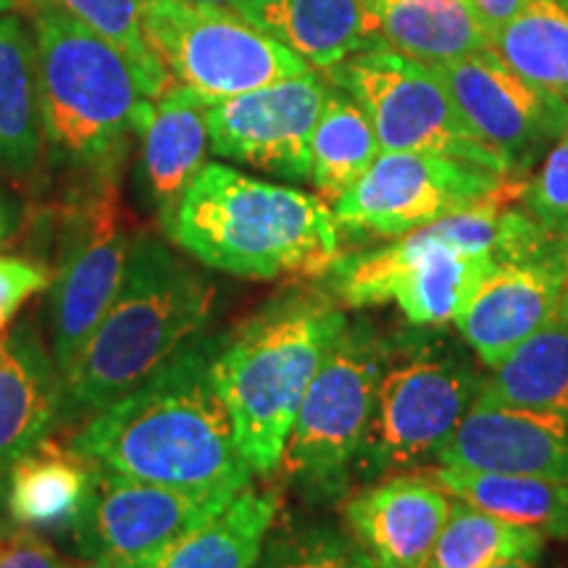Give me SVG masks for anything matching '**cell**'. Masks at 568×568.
Returning a JSON list of instances; mask_svg holds the SVG:
<instances>
[{
	"instance_id": "obj_39",
	"label": "cell",
	"mask_w": 568,
	"mask_h": 568,
	"mask_svg": "<svg viewBox=\"0 0 568 568\" xmlns=\"http://www.w3.org/2000/svg\"><path fill=\"white\" fill-rule=\"evenodd\" d=\"M560 316H564L566 322H568V287H566V295H564V301H560Z\"/></svg>"
},
{
	"instance_id": "obj_23",
	"label": "cell",
	"mask_w": 568,
	"mask_h": 568,
	"mask_svg": "<svg viewBox=\"0 0 568 568\" xmlns=\"http://www.w3.org/2000/svg\"><path fill=\"white\" fill-rule=\"evenodd\" d=\"M382 48L426 63L466 59L493 48V30L468 0H368Z\"/></svg>"
},
{
	"instance_id": "obj_2",
	"label": "cell",
	"mask_w": 568,
	"mask_h": 568,
	"mask_svg": "<svg viewBox=\"0 0 568 568\" xmlns=\"http://www.w3.org/2000/svg\"><path fill=\"white\" fill-rule=\"evenodd\" d=\"M518 190L521 182L506 180L471 209L372 253L337 261L332 274L339 303L351 308L395 303L414 326L456 322L497 264L529 251L535 222L529 213L508 209V197Z\"/></svg>"
},
{
	"instance_id": "obj_43",
	"label": "cell",
	"mask_w": 568,
	"mask_h": 568,
	"mask_svg": "<svg viewBox=\"0 0 568 568\" xmlns=\"http://www.w3.org/2000/svg\"><path fill=\"white\" fill-rule=\"evenodd\" d=\"M556 3H558V6H564V9L568 11V0H556Z\"/></svg>"
},
{
	"instance_id": "obj_7",
	"label": "cell",
	"mask_w": 568,
	"mask_h": 568,
	"mask_svg": "<svg viewBox=\"0 0 568 568\" xmlns=\"http://www.w3.org/2000/svg\"><path fill=\"white\" fill-rule=\"evenodd\" d=\"M382 372L385 343L366 324H345L305 389L282 453L280 468L308 500H332L345 487Z\"/></svg>"
},
{
	"instance_id": "obj_24",
	"label": "cell",
	"mask_w": 568,
	"mask_h": 568,
	"mask_svg": "<svg viewBox=\"0 0 568 568\" xmlns=\"http://www.w3.org/2000/svg\"><path fill=\"white\" fill-rule=\"evenodd\" d=\"M282 510L276 489L247 485L201 527L132 568H253Z\"/></svg>"
},
{
	"instance_id": "obj_19",
	"label": "cell",
	"mask_w": 568,
	"mask_h": 568,
	"mask_svg": "<svg viewBox=\"0 0 568 568\" xmlns=\"http://www.w3.org/2000/svg\"><path fill=\"white\" fill-rule=\"evenodd\" d=\"M63 414V379L32 326L0 337V481L13 460L53 432Z\"/></svg>"
},
{
	"instance_id": "obj_38",
	"label": "cell",
	"mask_w": 568,
	"mask_h": 568,
	"mask_svg": "<svg viewBox=\"0 0 568 568\" xmlns=\"http://www.w3.org/2000/svg\"><path fill=\"white\" fill-rule=\"evenodd\" d=\"M495 568H537V560H508V564H500Z\"/></svg>"
},
{
	"instance_id": "obj_8",
	"label": "cell",
	"mask_w": 568,
	"mask_h": 568,
	"mask_svg": "<svg viewBox=\"0 0 568 568\" xmlns=\"http://www.w3.org/2000/svg\"><path fill=\"white\" fill-rule=\"evenodd\" d=\"M142 24L169 82L197 92L209 103L311 71L301 55L237 11L151 0Z\"/></svg>"
},
{
	"instance_id": "obj_17",
	"label": "cell",
	"mask_w": 568,
	"mask_h": 568,
	"mask_svg": "<svg viewBox=\"0 0 568 568\" xmlns=\"http://www.w3.org/2000/svg\"><path fill=\"white\" fill-rule=\"evenodd\" d=\"M437 466L568 481V416L506 406L479 393Z\"/></svg>"
},
{
	"instance_id": "obj_45",
	"label": "cell",
	"mask_w": 568,
	"mask_h": 568,
	"mask_svg": "<svg viewBox=\"0 0 568 568\" xmlns=\"http://www.w3.org/2000/svg\"><path fill=\"white\" fill-rule=\"evenodd\" d=\"M0 224H3V211H0Z\"/></svg>"
},
{
	"instance_id": "obj_18",
	"label": "cell",
	"mask_w": 568,
	"mask_h": 568,
	"mask_svg": "<svg viewBox=\"0 0 568 568\" xmlns=\"http://www.w3.org/2000/svg\"><path fill=\"white\" fill-rule=\"evenodd\" d=\"M450 510L453 495L432 477L393 474L347 497L343 521L376 568H426Z\"/></svg>"
},
{
	"instance_id": "obj_13",
	"label": "cell",
	"mask_w": 568,
	"mask_h": 568,
	"mask_svg": "<svg viewBox=\"0 0 568 568\" xmlns=\"http://www.w3.org/2000/svg\"><path fill=\"white\" fill-rule=\"evenodd\" d=\"M130 251L132 237L126 232L116 184L103 180L95 193L71 213L59 272L51 284V353L61 376L122 287Z\"/></svg>"
},
{
	"instance_id": "obj_44",
	"label": "cell",
	"mask_w": 568,
	"mask_h": 568,
	"mask_svg": "<svg viewBox=\"0 0 568 568\" xmlns=\"http://www.w3.org/2000/svg\"><path fill=\"white\" fill-rule=\"evenodd\" d=\"M0 237H3V224H0Z\"/></svg>"
},
{
	"instance_id": "obj_25",
	"label": "cell",
	"mask_w": 568,
	"mask_h": 568,
	"mask_svg": "<svg viewBox=\"0 0 568 568\" xmlns=\"http://www.w3.org/2000/svg\"><path fill=\"white\" fill-rule=\"evenodd\" d=\"M432 479L447 495L485 514L537 529L545 537L568 539V481L453 466H437Z\"/></svg>"
},
{
	"instance_id": "obj_14",
	"label": "cell",
	"mask_w": 568,
	"mask_h": 568,
	"mask_svg": "<svg viewBox=\"0 0 568 568\" xmlns=\"http://www.w3.org/2000/svg\"><path fill=\"white\" fill-rule=\"evenodd\" d=\"M234 495L187 493L116 477L101 468L90 506L71 539L80 556L95 568H132L148 564L187 531L201 527Z\"/></svg>"
},
{
	"instance_id": "obj_4",
	"label": "cell",
	"mask_w": 568,
	"mask_h": 568,
	"mask_svg": "<svg viewBox=\"0 0 568 568\" xmlns=\"http://www.w3.org/2000/svg\"><path fill=\"white\" fill-rule=\"evenodd\" d=\"M211 290L161 240H132L124 282L63 372V410L92 416L130 393L203 329Z\"/></svg>"
},
{
	"instance_id": "obj_1",
	"label": "cell",
	"mask_w": 568,
	"mask_h": 568,
	"mask_svg": "<svg viewBox=\"0 0 568 568\" xmlns=\"http://www.w3.org/2000/svg\"><path fill=\"white\" fill-rule=\"evenodd\" d=\"M213 353L216 345L190 339L142 385L92 414L69 445L116 477L187 493H240L253 471L213 387Z\"/></svg>"
},
{
	"instance_id": "obj_41",
	"label": "cell",
	"mask_w": 568,
	"mask_h": 568,
	"mask_svg": "<svg viewBox=\"0 0 568 568\" xmlns=\"http://www.w3.org/2000/svg\"><path fill=\"white\" fill-rule=\"evenodd\" d=\"M67 568H92L90 564H88V560H84V564L80 566V564H67Z\"/></svg>"
},
{
	"instance_id": "obj_31",
	"label": "cell",
	"mask_w": 568,
	"mask_h": 568,
	"mask_svg": "<svg viewBox=\"0 0 568 568\" xmlns=\"http://www.w3.org/2000/svg\"><path fill=\"white\" fill-rule=\"evenodd\" d=\"M45 3L69 13L71 19L82 21L92 32L101 34L111 45H116L130 59L142 88L153 101L172 84L166 69L161 67V61L155 59L151 45H148L145 24H142L151 0H45Z\"/></svg>"
},
{
	"instance_id": "obj_37",
	"label": "cell",
	"mask_w": 568,
	"mask_h": 568,
	"mask_svg": "<svg viewBox=\"0 0 568 568\" xmlns=\"http://www.w3.org/2000/svg\"><path fill=\"white\" fill-rule=\"evenodd\" d=\"M184 3H195V6H213V9H226V11H237L243 9L245 0H184Z\"/></svg>"
},
{
	"instance_id": "obj_3",
	"label": "cell",
	"mask_w": 568,
	"mask_h": 568,
	"mask_svg": "<svg viewBox=\"0 0 568 568\" xmlns=\"http://www.w3.org/2000/svg\"><path fill=\"white\" fill-rule=\"evenodd\" d=\"M176 247L216 272L318 276L339 261V224L322 197L205 163L161 219Z\"/></svg>"
},
{
	"instance_id": "obj_26",
	"label": "cell",
	"mask_w": 568,
	"mask_h": 568,
	"mask_svg": "<svg viewBox=\"0 0 568 568\" xmlns=\"http://www.w3.org/2000/svg\"><path fill=\"white\" fill-rule=\"evenodd\" d=\"M42 140L34 34L19 17L0 13V163L17 174L32 172Z\"/></svg>"
},
{
	"instance_id": "obj_12",
	"label": "cell",
	"mask_w": 568,
	"mask_h": 568,
	"mask_svg": "<svg viewBox=\"0 0 568 568\" xmlns=\"http://www.w3.org/2000/svg\"><path fill=\"white\" fill-rule=\"evenodd\" d=\"M474 134L506 163V180L529 174L568 130V103L510 67L495 48L435 67Z\"/></svg>"
},
{
	"instance_id": "obj_15",
	"label": "cell",
	"mask_w": 568,
	"mask_h": 568,
	"mask_svg": "<svg viewBox=\"0 0 568 568\" xmlns=\"http://www.w3.org/2000/svg\"><path fill=\"white\" fill-rule=\"evenodd\" d=\"M329 80L316 69L209 103L211 151L258 172L305 182L311 134L326 103Z\"/></svg>"
},
{
	"instance_id": "obj_36",
	"label": "cell",
	"mask_w": 568,
	"mask_h": 568,
	"mask_svg": "<svg viewBox=\"0 0 568 568\" xmlns=\"http://www.w3.org/2000/svg\"><path fill=\"white\" fill-rule=\"evenodd\" d=\"M468 3L477 9V13L485 19L489 30H500L503 24H508L516 13H521L529 6V0H468Z\"/></svg>"
},
{
	"instance_id": "obj_22",
	"label": "cell",
	"mask_w": 568,
	"mask_h": 568,
	"mask_svg": "<svg viewBox=\"0 0 568 568\" xmlns=\"http://www.w3.org/2000/svg\"><path fill=\"white\" fill-rule=\"evenodd\" d=\"M205 111V98L180 84H169L140 126L142 180L161 219L174 211L184 190L205 166L211 148Z\"/></svg>"
},
{
	"instance_id": "obj_34",
	"label": "cell",
	"mask_w": 568,
	"mask_h": 568,
	"mask_svg": "<svg viewBox=\"0 0 568 568\" xmlns=\"http://www.w3.org/2000/svg\"><path fill=\"white\" fill-rule=\"evenodd\" d=\"M53 284V272L30 258H0V332L32 295Z\"/></svg>"
},
{
	"instance_id": "obj_20",
	"label": "cell",
	"mask_w": 568,
	"mask_h": 568,
	"mask_svg": "<svg viewBox=\"0 0 568 568\" xmlns=\"http://www.w3.org/2000/svg\"><path fill=\"white\" fill-rule=\"evenodd\" d=\"M101 468L74 447L42 439L6 474V510L13 524L40 535H74Z\"/></svg>"
},
{
	"instance_id": "obj_32",
	"label": "cell",
	"mask_w": 568,
	"mask_h": 568,
	"mask_svg": "<svg viewBox=\"0 0 568 568\" xmlns=\"http://www.w3.org/2000/svg\"><path fill=\"white\" fill-rule=\"evenodd\" d=\"M253 568H376L372 558L355 545L351 535L308 524L284 527L280 535H268L264 552Z\"/></svg>"
},
{
	"instance_id": "obj_42",
	"label": "cell",
	"mask_w": 568,
	"mask_h": 568,
	"mask_svg": "<svg viewBox=\"0 0 568 568\" xmlns=\"http://www.w3.org/2000/svg\"><path fill=\"white\" fill-rule=\"evenodd\" d=\"M0 487H3V481H0ZM0 506H6V495H0ZM3 524V521H0Z\"/></svg>"
},
{
	"instance_id": "obj_40",
	"label": "cell",
	"mask_w": 568,
	"mask_h": 568,
	"mask_svg": "<svg viewBox=\"0 0 568 568\" xmlns=\"http://www.w3.org/2000/svg\"><path fill=\"white\" fill-rule=\"evenodd\" d=\"M13 3H17V0H0V13H6V11H9Z\"/></svg>"
},
{
	"instance_id": "obj_10",
	"label": "cell",
	"mask_w": 568,
	"mask_h": 568,
	"mask_svg": "<svg viewBox=\"0 0 568 568\" xmlns=\"http://www.w3.org/2000/svg\"><path fill=\"white\" fill-rule=\"evenodd\" d=\"M479 389L477 368L447 347H422L410 358L385 366L358 460L372 474L437 460Z\"/></svg>"
},
{
	"instance_id": "obj_16",
	"label": "cell",
	"mask_w": 568,
	"mask_h": 568,
	"mask_svg": "<svg viewBox=\"0 0 568 568\" xmlns=\"http://www.w3.org/2000/svg\"><path fill=\"white\" fill-rule=\"evenodd\" d=\"M568 287V253L537 261L497 264L456 326L479 364L495 368L560 314Z\"/></svg>"
},
{
	"instance_id": "obj_27",
	"label": "cell",
	"mask_w": 568,
	"mask_h": 568,
	"mask_svg": "<svg viewBox=\"0 0 568 568\" xmlns=\"http://www.w3.org/2000/svg\"><path fill=\"white\" fill-rule=\"evenodd\" d=\"M481 395L516 408L568 416V322L556 316L481 379Z\"/></svg>"
},
{
	"instance_id": "obj_29",
	"label": "cell",
	"mask_w": 568,
	"mask_h": 568,
	"mask_svg": "<svg viewBox=\"0 0 568 568\" xmlns=\"http://www.w3.org/2000/svg\"><path fill=\"white\" fill-rule=\"evenodd\" d=\"M545 535L510 524L453 497V510L439 531L426 568H495L508 560H537Z\"/></svg>"
},
{
	"instance_id": "obj_46",
	"label": "cell",
	"mask_w": 568,
	"mask_h": 568,
	"mask_svg": "<svg viewBox=\"0 0 568 568\" xmlns=\"http://www.w3.org/2000/svg\"><path fill=\"white\" fill-rule=\"evenodd\" d=\"M90 566H92V564H90ZM92 568H95V566H92Z\"/></svg>"
},
{
	"instance_id": "obj_6",
	"label": "cell",
	"mask_w": 568,
	"mask_h": 568,
	"mask_svg": "<svg viewBox=\"0 0 568 568\" xmlns=\"http://www.w3.org/2000/svg\"><path fill=\"white\" fill-rule=\"evenodd\" d=\"M30 6L45 142L61 163L111 166L153 98L116 45L45 0Z\"/></svg>"
},
{
	"instance_id": "obj_21",
	"label": "cell",
	"mask_w": 568,
	"mask_h": 568,
	"mask_svg": "<svg viewBox=\"0 0 568 568\" xmlns=\"http://www.w3.org/2000/svg\"><path fill=\"white\" fill-rule=\"evenodd\" d=\"M240 13L311 69L326 71L382 48L368 0H245Z\"/></svg>"
},
{
	"instance_id": "obj_35",
	"label": "cell",
	"mask_w": 568,
	"mask_h": 568,
	"mask_svg": "<svg viewBox=\"0 0 568 568\" xmlns=\"http://www.w3.org/2000/svg\"><path fill=\"white\" fill-rule=\"evenodd\" d=\"M0 568H67L59 550L40 531L0 524Z\"/></svg>"
},
{
	"instance_id": "obj_30",
	"label": "cell",
	"mask_w": 568,
	"mask_h": 568,
	"mask_svg": "<svg viewBox=\"0 0 568 568\" xmlns=\"http://www.w3.org/2000/svg\"><path fill=\"white\" fill-rule=\"evenodd\" d=\"M493 48L539 88L568 103V11L556 0H529L521 13L495 30Z\"/></svg>"
},
{
	"instance_id": "obj_33",
	"label": "cell",
	"mask_w": 568,
	"mask_h": 568,
	"mask_svg": "<svg viewBox=\"0 0 568 568\" xmlns=\"http://www.w3.org/2000/svg\"><path fill=\"white\" fill-rule=\"evenodd\" d=\"M521 197L545 230L568 240V130L552 142L539 172L524 182Z\"/></svg>"
},
{
	"instance_id": "obj_11",
	"label": "cell",
	"mask_w": 568,
	"mask_h": 568,
	"mask_svg": "<svg viewBox=\"0 0 568 568\" xmlns=\"http://www.w3.org/2000/svg\"><path fill=\"white\" fill-rule=\"evenodd\" d=\"M503 182L506 176L450 155L382 151L337 197L335 219L339 230L395 240L471 209Z\"/></svg>"
},
{
	"instance_id": "obj_5",
	"label": "cell",
	"mask_w": 568,
	"mask_h": 568,
	"mask_svg": "<svg viewBox=\"0 0 568 568\" xmlns=\"http://www.w3.org/2000/svg\"><path fill=\"white\" fill-rule=\"evenodd\" d=\"M345 324L343 308L329 297L290 295L216 347L211 379L253 477L280 468L305 389Z\"/></svg>"
},
{
	"instance_id": "obj_9",
	"label": "cell",
	"mask_w": 568,
	"mask_h": 568,
	"mask_svg": "<svg viewBox=\"0 0 568 568\" xmlns=\"http://www.w3.org/2000/svg\"><path fill=\"white\" fill-rule=\"evenodd\" d=\"M324 77L364 109L382 151L450 155L506 176V163L474 134L435 67L393 48H374L326 69Z\"/></svg>"
},
{
	"instance_id": "obj_28",
	"label": "cell",
	"mask_w": 568,
	"mask_h": 568,
	"mask_svg": "<svg viewBox=\"0 0 568 568\" xmlns=\"http://www.w3.org/2000/svg\"><path fill=\"white\" fill-rule=\"evenodd\" d=\"M379 153V138L364 109L345 90L332 84L316 130L311 134L308 182L324 197L337 201L366 174Z\"/></svg>"
}]
</instances>
